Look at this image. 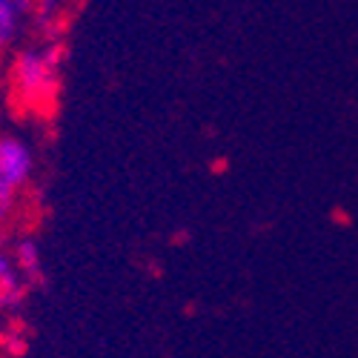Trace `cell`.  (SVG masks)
I'll return each instance as SVG.
<instances>
[{
    "label": "cell",
    "instance_id": "1",
    "mask_svg": "<svg viewBox=\"0 0 358 358\" xmlns=\"http://www.w3.org/2000/svg\"><path fill=\"white\" fill-rule=\"evenodd\" d=\"M35 175V152L17 135H0V229H3L15 210L20 192Z\"/></svg>",
    "mask_w": 358,
    "mask_h": 358
},
{
    "label": "cell",
    "instance_id": "2",
    "mask_svg": "<svg viewBox=\"0 0 358 358\" xmlns=\"http://www.w3.org/2000/svg\"><path fill=\"white\" fill-rule=\"evenodd\" d=\"M57 64H61V49H38L29 46L15 57V86L26 103L49 101L57 83Z\"/></svg>",
    "mask_w": 358,
    "mask_h": 358
},
{
    "label": "cell",
    "instance_id": "3",
    "mask_svg": "<svg viewBox=\"0 0 358 358\" xmlns=\"http://www.w3.org/2000/svg\"><path fill=\"white\" fill-rule=\"evenodd\" d=\"M20 298H23V284H20V273L15 266V258L9 250L0 247V310L17 307Z\"/></svg>",
    "mask_w": 358,
    "mask_h": 358
},
{
    "label": "cell",
    "instance_id": "4",
    "mask_svg": "<svg viewBox=\"0 0 358 358\" xmlns=\"http://www.w3.org/2000/svg\"><path fill=\"white\" fill-rule=\"evenodd\" d=\"M12 258H15V266L20 278H29V281H41L43 273H41V247L35 238H20L12 250Z\"/></svg>",
    "mask_w": 358,
    "mask_h": 358
},
{
    "label": "cell",
    "instance_id": "5",
    "mask_svg": "<svg viewBox=\"0 0 358 358\" xmlns=\"http://www.w3.org/2000/svg\"><path fill=\"white\" fill-rule=\"evenodd\" d=\"M66 9H69V0H32V12L29 15H32V20L41 29L52 32V29L64 20Z\"/></svg>",
    "mask_w": 358,
    "mask_h": 358
},
{
    "label": "cell",
    "instance_id": "6",
    "mask_svg": "<svg viewBox=\"0 0 358 358\" xmlns=\"http://www.w3.org/2000/svg\"><path fill=\"white\" fill-rule=\"evenodd\" d=\"M23 20L15 9H9L6 3H0V52L9 49L17 38H20V29H23Z\"/></svg>",
    "mask_w": 358,
    "mask_h": 358
},
{
    "label": "cell",
    "instance_id": "7",
    "mask_svg": "<svg viewBox=\"0 0 358 358\" xmlns=\"http://www.w3.org/2000/svg\"><path fill=\"white\" fill-rule=\"evenodd\" d=\"M0 3H6L9 9H15L20 17H29V12H32V0H0Z\"/></svg>",
    "mask_w": 358,
    "mask_h": 358
}]
</instances>
